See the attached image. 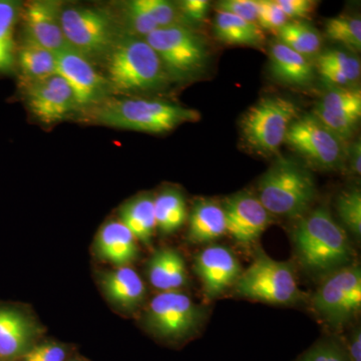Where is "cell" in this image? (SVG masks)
Returning <instances> with one entry per match:
<instances>
[{
	"label": "cell",
	"instance_id": "obj_1",
	"mask_svg": "<svg viewBox=\"0 0 361 361\" xmlns=\"http://www.w3.org/2000/svg\"><path fill=\"white\" fill-rule=\"evenodd\" d=\"M292 239L299 262L311 274L326 276L351 265L355 258L348 234L327 207L303 215L294 227Z\"/></svg>",
	"mask_w": 361,
	"mask_h": 361
},
{
	"label": "cell",
	"instance_id": "obj_2",
	"mask_svg": "<svg viewBox=\"0 0 361 361\" xmlns=\"http://www.w3.org/2000/svg\"><path fill=\"white\" fill-rule=\"evenodd\" d=\"M90 122L96 125L164 134L185 123L196 122L199 111L169 102L142 97L108 99L87 111Z\"/></svg>",
	"mask_w": 361,
	"mask_h": 361
},
{
	"label": "cell",
	"instance_id": "obj_3",
	"mask_svg": "<svg viewBox=\"0 0 361 361\" xmlns=\"http://www.w3.org/2000/svg\"><path fill=\"white\" fill-rule=\"evenodd\" d=\"M104 61V77L111 92H154L165 87L170 80L160 59L145 39L122 35Z\"/></svg>",
	"mask_w": 361,
	"mask_h": 361
},
{
	"label": "cell",
	"instance_id": "obj_4",
	"mask_svg": "<svg viewBox=\"0 0 361 361\" xmlns=\"http://www.w3.org/2000/svg\"><path fill=\"white\" fill-rule=\"evenodd\" d=\"M258 196L271 215L295 218L307 212L316 186L310 173L296 161L280 159L261 177Z\"/></svg>",
	"mask_w": 361,
	"mask_h": 361
},
{
	"label": "cell",
	"instance_id": "obj_5",
	"mask_svg": "<svg viewBox=\"0 0 361 361\" xmlns=\"http://www.w3.org/2000/svg\"><path fill=\"white\" fill-rule=\"evenodd\" d=\"M61 23L68 47L92 63L104 61L123 35L115 18L97 7L63 6Z\"/></svg>",
	"mask_w": 361,
	"mask_h": 361
},
{
	"label": "cell",
	"instance_id": "obj_6",
	"mask_svg": "<svg viewBox=\"0 0 361 361\" xmlns=\"http://www.w3.org/2000/svg\"><path fill=\"white\" fill-rule=\"evenodd\" d=\"M234 287L240 296L276 305H291L302 298L293 266L268 257L262 250L256 252Z\"/></svg>",
	"mask_w": 361,
	"mask_h": 361
},
{
	"label": "cell",
	"instance_id": "obj_7",
	"mask_svg": "<svg viewBox=\"0 0 361 361\" xmlns=\"http://www.w3.org/2000/svg\"><path fill=\"white\" fill-rule=\"evenodd\" d=\"M145 40L155 51L170 78L189 80L205 70L208 49L200 35L189 26L158 28Z\"/></svg>",
	"mask_w": 361,
	"mask_h": 361
},
{
	"label": "cell",
	"instance_id": "obj_8",
	"mask_svg": "<svg viewBox=\"0 0 361 361\" xmlns=\"http://www.w3.org/2000/svg\"><path fill=\"white\" fill-rule=\"evenodd\" d=\"M297 116L298 108L290 99L264 97L246 111L241 122L242 135L253 151L271 155L282 146Z\"/></svg>",
	"mask_w": 361,
	"mask_h": 361
},
{
	"label": "cell",
	"instance_id": "obj_9",
	"mask_svg": "<svg viewBox=\"0 0 361 361\" xmlns=\"http://www.w3.org/2000/svg\"><path fill=\"white\" fill-rule=\"evenodd\" d=\"M205 319V311L180 291L161 292L149 302L145 326L158 338L180 341L196 334Z\"/></svg>",
	"mask_w": 361,
	"mask_h": 361
},
{
	"label": "cell",
	"instance_id": "obj_10",
	"mask_svg": "<svg viewBox=\"0 0 361 361\" xmlns=\"http://www.w3.org/2000/svg\"><path fill=\"white\" fill-rule=\"evenodd\" d=\"M285 142L308 163L322 170L342 167L348 153L345 141L325 127L313 114L297 116L289 127Z\"/></svg>",
	"mask_w": 361,
	"mask_h": 361
},
{
	"label": "cell",
	"instance_id": "obj_11",
	"mask_svg": "<svg viewBox=\"0 0 361 361\" xmlns=\"http://www.w3.org/2000/svg\"><path fill=\"white\" fill-rule=\"evenodd\" d=\"M320 317L332 326L350 322L361 308V271L349 265L326 275L312 298Z\"/></svg>",
	"mask_w": 361,
	"mask_h": 361
},
{
	"label": "cell",
	"instance_id": "obj_12",
	"mask_svg": "<svg viewBox=\"0 0 361 361\" xmlns=\"http://www.w3.org/2000/svg\"><path fill=\"white\" fill-rule=\"evenodd\" d=\"M56 73L70 85L78 110H90L111 92L108 80L94 63L71 47L56 54Z\"/></svg>",
	"mask_w": 361,
	"mask_h": 361
},
{
	"label": "cell",
	"instance_id": "obj_13",
	"mask_svg": "<svg viewBox=\"0 0 361 361\" xmlns=\"http://www.w3.org/2000/svg\"><path fill=\"white\" fill-rule=\"evenodd\" d=\"M223 209L227 233L242 245L255 243L273 221L257 196L248 192L228 197Z\"/></svg>",
	"mask_w": 361,
	"mask_h": 361
},
{
	"label": "cell",
	"instance_id": "obj_14",
	"mask_svg": "<svg viewBox=\"0 0 361 361\" xmlns=\"http://www.w3.org/2000/svg\"><path fill=\"white\" fill-rule=\"evenodd\" d=\"M25 87L27 108L40 123L61 122L78 110L70 85L58 73Z\"/></svg>",
	"mask_w": 361,
	"mask_h": 361
},
{
	"label": "cell",
	"instance_id": "obj_15",
	"mask_svg": "<svg viewBox=\"0 0 361 361\" xmlns=\"http://www.w3.org/2000/svg\"><path fill=\"white\" fill-rule=\"evenodd\" d=\"M61 2L52 0L28 2L20 13L26 40L56 54L68 47L61 28Z\"/></svg>",
	"mask_w": 361,
	"mask_h": 361
},
{
	"label": "cell",
	"instance_id": "obj_16",
	"mask_svg": "<svg viewBox=\"0 0 361 361\" xmlns=\"http://www.w3.org/2000/svg\"><path fill=\"white\" fill-rule=\"evenodd\" d=\"M312 114L325 127L346 141L360 120V90L331 87L320 99Z\"/></svg>",
	"mask_w": 361,
	"mask_h": 361
},
{
	"label": "cell",
	"instance_id": "obj_17",
	"mask_svg": "<svg viewBox=\"0 0 361 361\" xmlns=\"http://www.w3.org/2000/svg\"><path fill=\"white\" fill-rule=\"evenodd\" d=\"M206 295L215 298L234 286L242 272L241 265L227 247L212 245L203 249L194 263Z\"/></svg>",
	"mask_w": 361,
	"mask_h": 361
},
{
	"label": "cell",
	"instance_id": "obj_18",
	"mask_svg": "<svg viewBox=\"0 0 361 361\" xmlns=\"http://www.w3.org/2000/svg\"><path fill=\"white\" fill-rule=\"evenodd\" d=\"M39 336L32 316L13 306L0 305V361H18Z\"/></svg>",
	"mask_w": 361,
	"mask_h": 361
},
{
	"label": "cell",
	"instance_id": "obj_19",
	"mask_svg": "<svg viewBox=\"0 0 361 361\" xmlns=\"http://www.w3.org/2000/svg\"><path fill=\"white\" fill-rule=\"evenodd\" d=\"M94 252L101 260L116 267L130 266L139 255L134 235L118 220L102 226L94 240Z\"/></svg>",
	"mask_w": 361,
	"mask_h": 361
},
{
	"label": "cell",
	"instance_id": "obj_20",
	"mask_svg": "<svg viewBox=\"0 0 361 361\" xmlns=\"http://www.w3.org/2000/svg\"><path fill=\"white\" fill-rule=\"evenodd\" d=\"M99 284L106 299L120 310L133 311L144 302L146 286L130 266L102 273Z\"/></svg>",
	"mask_w": 361,
	"mask_h": 361
},
{
	"label": "cell",
	"instance_id": "obj_21",
	"mask_svg": "<svg viewBox=\"0 0 361 361\" xmlns=\"http://www.w3.org/2000/svg\"><path fill=\"white\" fill-rule=\"evenodd\" d=\"M269 63L271 75L282 84L308 87L314 80V66L310 59L292 51L280 42L271 47Z\"/></svg>",
	"mask_w": 361,
	"mask_h": 361
},
{
	"label": "cell",
	"instance_id": "obj_22",
	"mask_svg": "<svg viewBox=\"0 0 361 361\" xmlns=\"http://www.w3.org/2000/svg\"><path fill=\"white\" fill-rule=\"evenodd\" d=\"M152 286L161 292L180 291L187 284L186 263L179 251L164 248L156 251L148 262Z\"/></svg>",
	"mask_w": 361,
	"mask_h": 361
},
{
	"label": "cell",
	"instance_id": "obj_23",
	"mask_svg": "<svg viewBox=\"0 0 361 361\" xmlns=\"http://www.w3.org/2000/svg\"><path fill=\"white\" fill-rule=\"evenodd\" d=\"M226 233L223 206L211 199L197 201L190 214L188 239L193 243H209Z\"/></svg>",
	"mask_w": 361,
	"mask_h": 361
},
{
	"label": "cell",
	"instance_id": "obj_24",
	"mask_svg": "<svg viewBox=\"0 0 361 361\" xmlns=\"http://www.w3.org/2000/svg\"><path fill=\"white\" fill-rule=\"evenodd\" d=\"M118 221L137 241L149 245L157 228L154 196L142 194L126 202L118 211Z\"/></svg>",
	"mask_w": 361,
	"mask_h": 361
},
{
	"label": "cell",
	"instance_id": "obj_25",
	"mask_svg": "<svg viewBox=\"0 0 361 361\" xmlns=\"http://www.w3.org/2000/svg\"><path fill=\"white\" fill-rule=\"evenodd\" d=\"M214 32L220 42L227 44L255 47L262 44L264 40V33L257 23H249L223 11H218L216 16Z\"/></svg>",
	"mask_w": 361,
	"mask_h": 361
},
{
	"label": "cell",
	"instance_id": "obj_26",
	"mask_svg": "<svg viewBox=\"0 0 361 361\" xmlns=\"http://www.w3.org/2000/svg\"><path fill=\"white\" fill-rule=\"evenodd\" d=\"M16 59L25 85L56 75V54L30 40L21 45Z\"/></svg>",
	"mask_w": 361,
	"mask_h": 361
},
{
	"label": "cell",
	"instance_id": "obj_27",
	"mask_svg": "<svg viewBox=\"0 0 361 361\" xmlns=\"http://www.w3.org/2000/svg\"><path fill=\"white\" fill-rule=\"evenodd\" d=\"M157 228L163 234H172L187 220V206L184 196L178 190H164L154 197Z\"/></svg>",
	"mask_w": 361,
	"mask_h": 361
},
{
	"label": "cell",
	"instance_id": "obj_28",
	"mask_svg": "<svg viewBox=\"0 0 361 361\" xmlns=\"http://www.w3.org/2000/svg\"><path fill=\"white\" fill-rule=\"evenodd\" d=\"M20 13L18 2L0 0V73L11 71L16 65L14 32Z\"/></svg>",
	"mask_w": 361,
	"mask_h": 361
},
{
	"label": "cell",
	"instance_id": "obj_29",
	"mask_svg": "<svg viewBox=\"0 0 361 361\" xmlns=\"http://www.w3.org/2000/svg\"><path fill=\"white\" fill-rule=\"evenodd\" d=\"M278 37L281 44L307 59L316 56L322 49L320 33L313 26L301 20L288 21L278 32Z\"/></svg>",
	"mask_w": 361,
	"mask_h": 361
},
{
	"label": "cell",
	"instance_id": "obj_30",
	"mask_svg": "<svg viewBox=\"0 0 361 361\" xmlns=\"http://www.w3.org/2000/svg\"><path fill=\"white\" fill-rule=\"evenodd\" d=\"M325 32L334 42L345 45L353 51L361 49V20L355 16L342 14L326 21Z\"/></svg>",
	"mask_w": 361,
	"mask_h": 361
},
{
	"label": "cell",
	"instance_id": "obj_31",
	"mask_svg": "<svg viewBox=\"0 0 361 361\" xmlns=\"http://www.w3.org/2000/svg\"><path fill=\"white\" fill-rule=\"evenodd\" d=\"M135 4L149 14L159 28L189 26L183 18L179 6L166 0H135Z\"/></svg>",
	"mask_w": 361,
	"mask_h": 361
},
{
	"label": "cell",
	"instance_id": "obj_32",
	"mask_svg": "<svg viewBox=\"0 0 361 361\" xmlns=\"http://www.w3.org/2000/svg\"><path fill=\"white\" fill-rule=\"evenodd\" d=\"M123 35L146 39L159 27L153 18L140 8L135 0H133L123 4Z\"/></svg>",
	"mask_w": 361,
	"mask_h": 361
},
{
	"label": "cell",
	"instance_id": "obj_33",
	"mask_svg": "<svg viewBox=\"0 0 361 361\" xmlns=\"http://www.w3.org/2000/svg\"><path fill=\"white\" fill-rule=\"evenodd\" d=\"M337 213L342 223L356 237L361 236V193L357 188L339 195L336 203Z\"/></svg>",
	"mask_w": 361,
	"mask_h": 361
},
{
	"label": "cell",
	"instance_id": "obj_34",
	"mask_svg": "<svg viewBox=\"0 0 361 361\" xmlns=\"http://www.w3.org/2000/svg\"><path fill=\"white\" fill-rule=\"evenodd\" d=\"M318 65H324L342 73L350 84H355L360 78L361 63L360 59L348 52L331 49L320 54Z\"/></svg>",
	"mask_w": 361,
	"mask_h": 361
},
{
	"label": "cell",
	"instance_id": "obj_35",
	"mask_svg": "<svg viewBox=\"0 0 361 361\" xmlns=\"http://www.w3.org/2000/svg\"><path fill=\"white\" fill-rule=\"evenodd\" d=\"M296 361H351L345 346L336 339H324L311 346Z\"/></svg>",
	"mask_w": 361,
	"mask_h": 361
},
{
	"label": "cell",
	"instance_id": "obj_36",
	"mask_svg": "<svg viewBox=\"0 0 361 361\" xmlns=\"http://www.w3.org/2000/svg\"><path fill=\"white\" fill-rule=\"evenodd\" d=\"M288 20L276 1H258L257 25L261 30L278 35Z\"/></svg>",
	"mask_w": 361,
	"mask_h": 361
},
{
	"label": "cell",
	"instance_id": "obj_37",
	"mask_svg": "<svg viewBox=\"0 0 361 361\" xmlns=\"http://www.w3.org/2000/svg\"><path fill=\"white\" fill-rule=\"evenodd\" d=\"M65 346L54 342L33 344L18 361H66Z\"/></svg>",
	"mask_w": 361,
	"mask_h": 361
},
{
	"label": "cell",
	"instance_id": "obj_38",
	"mask_svg": "<svg viewBox=\"0 0 361 361\" xmlns=\"http://www.w3.org/2000/svg\"><path fill=\"white\" fill-rule=\"evenodd\" d=\"M218 11H223L249 21L257 23L258 1L255 0H224L217 4Z\"/></svg>",
	"mask_w": 361,
	"mask_h": 361
},
{
	"label": "cell",
	"instance_id": "obj_39",
	"mask_svg": "<svg viewBox=\"0 0 361 361\" xmlns=\"http://www.w3.org/2000/svg\"><path fill=\"white\" fill-rule=\"evenodd\" d=\"M288 20H303L314 13L317 2L311 0H276Z\"/></svg>",
	"mask_w": 361,
	"mask_h": 361
},
{
	"label": "cell",
	"instance_id": "obj_40",
	"mask_svg": "<svg viewBox=\"0 0 361 361\" xmlns=\"http://www.w3.org/2000/svg\"><path fill=\"white\" fill-rule=\"evenodd\" d=\"M178 6L183 18L190 25L191 23H199L205 20L210 4L207 0H184Z\"/></svg>",
	"mask_w": 361,
	"mask_h": 361
},
{
	"label": "cell",
	"instance_id": "obj_41",
	"mask_svg": "<svg viewBox=\"0 0 361 361\" xmlns=\"http://www.w3.org/2000/svg\"><path fill=\"white\" fill-rule=\"evenodd\" d=\"M351 361H361V332L355 329L351 334L348 343L344 344Z\"/></svg>",
	"mask_w": 361,
	"mask_h": 361
},
{
	"label": "cell",
	"instance_id": "obj_42",
	"mask_svg": "<svg viewBox=\"0 0 361 361\" xmlns=\"http://www.w3.org/2000/svg\"><path fill=\"white\" fill-rule=\"evenodd\" d=\"M349 159H350L351 171L356 175H360L361 173V145L360 141L355 142L349 152Z\"/></svg>",
	"mask_w": 361,
	"mask_h": 361
},
{
	"label": "cell",
	"instance_id": "obj_43",
	"mask_svg": "<svg viewBox=\"0 0 361 361\" xmlns=\"http://www.w3.org/2000/svg\"><path fill=\"white\" fill-rule=\"evenodd\" d=\"M71 361H78V360H71Z\"/></svg>",
	"mask_w": 361,
	"mask_h": 361
}]
</instances>
